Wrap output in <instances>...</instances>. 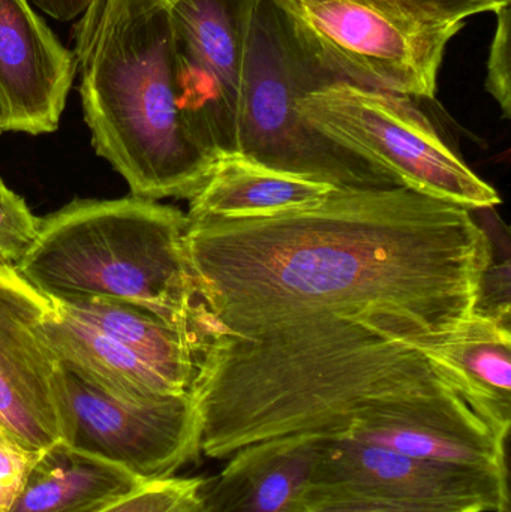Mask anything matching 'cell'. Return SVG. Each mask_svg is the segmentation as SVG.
Segmentation results:
<instances>
[{"mask_svg":"<svg viewBox=\"0 0 511 512\" xmlns=\"http://www.w3.org/2000/svg\"><path fill=\"white\" fill-rule=\"evenodd\" d=\"M339 186L270 167L246 153L227 152L189 201V218H269L315 206Z\"/></svg>","mask_w":511,"mask_h":512,"instance_id":"cell-13","label":"cell"},{"mask_svg":"<svg viewBox=\"0 0 511 512\" xmlns=\"http://www.w3.org/2000/svg\"><path fill=\"white\" fill-rule=\"evenodd\" d=\"M311 484L411 504L511 512L509 471L428 462L330 436H317Z\"/></svg>","mask_w":511,"mask_h":512,"instance_id":"cell-10","label":"cell"},{"mask_svg":"<svg viewBox=\"0 0 511 512\" xmlns=\"http://www.w3.org/2000/svg\"><path fill=\"white\" fill-rule=\"evenodd\" d=\"M78 72L29 0H0V129L27 135L59 128Z\"/></svg>","mask_w":511,"mask_h":512,"instance_id":"cell-11","label":"cell"},{"mask_svg":"<svg viewBox=\"0 0 511 512\" xmlns=\"http://www.w3.org/2000/svg\"><path fill=\"white\" fill-rule=\"evenodd\" d=\"M246 9L248 0H179L168 8L177 110L212 159L239 152Z\"/></svg>","mask_w":511,"mask_h":512,"instance_id":"cell-7","label":"cell"},{"mask_svg":"<svg viewBox=\"0 0 511 512\" xmlns=\"http://www.w3.org/2000/svg\"><path fill=\"white\" fill-rule=\"evenodd\" d=\"M290 512H476L438 507V505L411 504L377 496L347 492L338 487L309 484Z\"/></svg>","mask_w":511,"mask_h":512,"instance_id":"cell-18","label":"cell"},{"mask_svg":"<svg viewBox=\"0 0 511 512\" xmlns=\"http://www.w3.org/2000/svg\"><path fill=\"white\" fill-rule=\"evenodd\" d=\"M0 134H3L2 129H0Z\"/></svg>","mask_w":511,"mask_h":512,"instance_id":"cell-27","label":"cell"},{"mask_svg":"<svg viewBox=\"0 0 511 512\" xmlns=\"http://www.w3.org/2000/svg\"><path fill=\"white\" fill-rule=\"evenodd\" d=\"M41 218H36L26 200L0 179V264L17 267L38 236Z\"/></svg>","mask_w":511,"mask_h":512,"instance_id":"cell-20","label":"cell"},{"mask_svg":"<svg viewBox=\"0 0 511 512\" xmlns=\"http://www.w3.org/2000/svg\"><path fill=\"white\" fill-rule=\"evenodd\" d=\"M330 83L297 47L270 0H248L239 152L339 188L396 186L300 119L297 101Z\"/></svg>","mask_w":511,"mask_h":512,"instance_id":"cell-6","label":"cell"},{"mask_svg":"<svg viewBox=\"0 0 511 512\" xmlns=\"http://www.w3.org/2000/svg\"><path fill=\"white\" fill-rule=\"evenodd\" d=\"M204 484L201 477L153 481L101 512H203Z\"/></svg>","mask_w":511,"mask_h":512,"instance_id":"cell-19","label":"cell"},{"mask_svg":"<svg viewBox=\"0 0 511 512\" xmlns=\"http://www.w3.org/2000/svg\"><path fill=\"white\" fill-rule=\"evenodd\" d=\"M423 348L458 379L489 426L503 438H510V315L477 307L449 339Z\"/></svg>","mask_w":511,"mask_h":512,"instance_id":"cell-15","label":"cell"},{"mask_svg":"<svg viewBox=\"0 0 511 512\" xmlns=\"http://www.w3.org/2000/svg\"><path fill=\"white\" fill-rule=\"evenodd\" d=\"M44 333L63 369L111 396L144 400L188 394L122 343L57 310Z\"/></svg>","mask_w":511,"mask_h":512,"instance_id":"cell-16","label":"cell"},{"mask_svg":"<svg viewBox=\"0 0 511 512\" xmlns=\"http://www.w3.org/2000/svg\"><path fill=\"white\" fill-rule=\"evenodd\" d=\"M306 59L332 83L435 99L449 42L465 23L402 0H270Z\"/></svg>","mask_w":511,"mask_h":512,"instance_id":"cell-4","label":"cell"},{"mask_svg":"<svg viewBox=\"0 0 511 512\" xmlns=\"http://www.w3.org/2000/svg\"><path fill=\"white\" fill-rule=\"evenodd\" d=\"M53 300L0 264V433L27 451L62 441L63 369L44 333Z\"/></svg>","mask_w":511,"mask_h":512,"instance_id":"cell-9","label":"cell"},{"mask_svg":"<svg viewBox=\"0 0 511 512\" xmlns=\"http://www.w3.org/2000/svg\"><path fill=\"white\" fill-rule=\"evenodd\" d=\"M50 298L57 312L122 343L189 393L195 375V351L182 328L150 310L113 298Z\"/></svg>","mask_w":511,"mask_h":512,"instance_id":"cell-17","label":"cell"},{"mask_svg":"<svg viewBox=\"0 0 511 512\" xmlns=\"http://www.w3.org/2000/svg\"><path fill=\"white\" fill-rule=\"evenodd\" d=\"M402 2L410 3L443 20L465 23L467 18L473 15L497 12L504 5H509L511 0H402Z\"/></svg>","mask_w":511,"mask_h":512,"instance_id":"cell-24","label":"cell"},{"mask_svg":"<svg viewBox=\"0 0 511 512\" xmlns=\"http://www.w3.org/2000/svg\"><path fill=\"white\" fill-rule=\"evenodd\" d=\"M422 99L336 81L303 95L297 113L395 185L471 212L497 207L498 192L444 140Z\"/></svg>","mask_w":511,"mask_h":512,"instance_id":"cell-5","label":"cell"},{"mask_svg":"<svg viewBox=\"0 0 511 512\" xmlns=\"http://www.w3.org/2000/svg\"><path fill=\"white\" fill-rule=\"evenodd\" d=\"M176 2L179 0H93L74 27L77 62L111 24L168 9Z\"/></svg>","mask_w":511,"mask_h":512,"instance_id":"cell-21","label":"cell"},{"mask_svg":"<svg viewBox=\"0 0 511 512\" xmlns=\"http://www.w3.org/2000/svg\"><path fill=\"white\" fill-rule=\"evenodd\" d=\"M29 2L54 20L72 21L86 12L93 0H29Z\"/></svg>","mask_w":511,"mask_h":512,"instance_id":"cell-25","label":"cell"},{"mask_svg":"<svg viewBox=\"0 0 511 512\" xmlns=\"http://www.w3.org/2000/svg\"><path fill=\"white\" fill-rule=\"evenodd\" d=\"M38 454L0 439V512L11 510Z\"/></svg>","mask_w":511,"mask_h":512,"instance_id":"cell-23","label":"cell"},{"mask_svg":"<svg viewBox=\"0 0 511 512\" xmlns=\"http://www.w3.org/2000/svg\"><path fill=\"white\" fill-rule=\"evenodd\" d=\"M494 14L497 26L489 48L486 90L498 102L504 117L511 119V3Z\"/></svg>","mask_w":511,"mask_h":512,"instance_id":"cell-22","label":"cell"},{"mask_svg":"<svg viewBox=\"0 0 511 512\" xmlns=\"http://www.w3.org/2000/svg\"><path fill=\"white\" fill-rule=\"evenodd\" d=\"M78 72L93 149L132 197L191 201L215 159L191 140L177 110L168 9L102 30Z\"/></svg>","mask_w":511,"mask_h":512,"instance_id":"cell-2","label":"cell"},{"mask_svg":"<svg viewBox=\"0 0 511 512\" xmlns=\"http://www.w3.org/2000/svg\"><path fill=\"white\" fill-rule=\"evenodd\" d=\"M315 435L254 442L203 487V512H290L311 484Z\"/></svg>","mask_w":511,"mask_h":512,"instance_id":"cell-12","label":"cell"},{"mask_svg":"<svg viewBox=\"0 0 511 512\" xmlns=\"http://www.w3.org/2000/svg\"><path fill=\"white\" fill-rule=\"evenodd\" d=\"M186 218L195 346L327 313L408 319L447 340L494 267L471 210L402 186H344L269 218Z\"/></svg>","mask_w":511,"mask_h":512,"instance_id":"cell-1","label":"cell"},{"mask_svg":"<svg viewBox=\"0 0 511 512\" xmlns=\"http://www.w3.org/2000/svg\"><path fill=\"white\" fill-rule=\"evenodd\" d=\"M188 218L146 198L74 200L41 219L17 265L48 297H102L150 310L188 334Z\"/></svg>","mask_w":511,"mask_h":512,"instance_id":"cell-3","label":"cell"},{"mask_svg":"<svg viewBox=\"0 0 511 512\" xmlns=\"http://www.w3.org/2000/svg\"><path fill=\"white\" fill-rule=\"evenodd\" d=\"M0 439H5V438H3V435H2V433H0Z\"/></svg>","mask_w":511,"mask_h":512,"instance_id":"cell-26","label":"cell"},{"mask_svg":"<svg viewBox=\"0 0 511 512\" xmlns=\"http://www.w3.org/2000/svg\"><path fill=\"white\" fill-rule=\"evenodd\" d=\"M147 481L59 441L39 451L9 512H101Z\"/></svg>","mask_w":511,"mask_h":512,"instance_id":"cell-14","label":"cell"},{"mask_svg":"<svg viewBox=\"0 0 511 512\" xmlns=\"http://www.w3.org/2000/svg\"><path fill=\"white\" fill-rule=\"evenodd\" d=\"M60 421L63 442L147 483L176 477L203 456L200 421L189 393L119 399L63 369Z\"/></svg>","mask_w":511,"mask_h":512,"instance_id":"cell-8","label":"cell"}]
</instances>
